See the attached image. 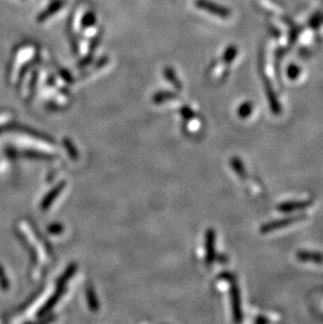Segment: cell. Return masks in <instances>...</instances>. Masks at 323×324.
<instances>
[{
  "label": "cell",
  "mask_w": 323,
  "mask_h": 324,
  "mask_svg": "<svg viewBox=\"0 0 323 324\" xmlns=\"http://www.w3.org/2000/svg\"><path fill=\"white\" fill-rule=\"evenodd\" d=\"M61 75L67 82H72V77H70V75L67 72H65V70H61Z\"/></svg>",
  "instance_id": "5bb4252c"
},
{
  "label": "cell",
  "mask_w": 323,
  "mask_h": 324,
  "mask_svg": "<svg viewBox=\"0 0 323 324\" xmlns=\"http://www.w3.org/2000/svg\"><path fill=\"white\" fill-rule=\"evenodd\" d=\"M93 54L94 53H89L88 56H86L85 58H83V59L79 62L78 66L79 67H84V66H86V65H88V64L92 63V61H93Z\"/></svg>",
  "instance_id": "4fadbf2b"
},
{
  "label": "cell",
  "mask_w": 323,
  "mask_h": 324,
  "mask_svg": "<svg viewBox=\"0 0 323 324\" xmlns=\"http://www.w3.org/2000/svg\"><path fill=\"white\" fill-rule=\"evenodd\" d=\"M255 322L256 323H268L269 320L266 319V318H263V317H261V316H259V317H258V318L255 319Z\"/></svg>",
  "instance_id": "9a60e30c"
},
{
  "label": "cell",
  "mask_w": 323,
  "mask_h": 324,
  "mask_svg": "<svg viewBox=\"0 0 323 324\" xmlns=\"http://www.w3.org/2000/svg\"><path fill=\"white\" fill-rule=\"evenodd\" d=\"M312 205L311 200H295V202H286L280 204L277 207V210L287 213V212H293V211H299L308 208Z\"/></svg>",
  "instance_id": "3957f363"
},
{
  "label": "cell",
  "mask_w": 323,
  "mask_h": 324,
  "mask_svg": "<svg viewBox=\"0 0 323 324\" xmlns=\"http://www.w3.org/2000/svg\"><path fill=\"white\" fill-rule=\"evenodd\" d=\"M100 38H101V33H99L98 35H96L93 38V40H92V42H90V45H89V53H95V50H96L97 47H98V44L100 42Z\"/></svg>",
  "instance_id": "7c38bea8"
},
{
  "label": "cell",
  "mask_w": 323,
  "mask_h": 324,
  "mask_svg": "<svg viewBox=\"0 0 323 324\" xmlns=\"http://www.w3.org/2000/svg\"><path fill=\"white\" fill-rule=\"evenodd\" d=\"M297 258H298L300 261H305V262L323 263V254L318 252L300 251L297 253Z\"/></svg>",
  "instance_id": "5b68a950"
},
{
  "label": "cell",
  "mask_w": 323,
  "mask_h": 324,
  "mask_svg": "<svg viewBox=\"0 0 323 324\" xmlns=\"http://www.w3.org/2000/svg\"><path fill=\"white\" fill-rule=\"evenodd\" d=\"M237 54V49L233 47H231L229 48L227 50L225 51V55H224V60L226 62H231L232 60L234 59V57L236 56Z\"/></svg>",
  "instance_id": "30bf717a"
},
{
  "label": "cell",
  "mask_w": 323,
  "mask_h": 324,
  "mask_svg": "<svg viewBox=\"0 0 323 324\" xmlns=\"http://www.w3.org/2000/svg\"><path fill=\"white\" fill-rule=\"evenodd\" d=\"M95 23H96V15H95V13L87 12L86 14L83 16L82 27L87 29V28L93 27V25H95Z\"/></svg>",
  "instance_id": "52a82bcc"
},
{
  "label": "cell",
  "mask_w": 323,
  "mask_h": 324,
  "mask_svg": "<svg viewBox=\"0 0 323 324\" xmlns=\"http://www.w3.org/2000/svg\"><path fill=\"white\" fill-rule=\"evenodd\" d=\"M305 218H306V216H303V215H297V216H291V217H287V218L274 220V222H271V223L264 224L263 226H261L260 227V233H262V234H267V233L273 232V231L278 230V229L286 228V227L292 226L295 223L301 222V220H303Z\"/></svg>",
  "instance_id": "6da1fadb"
},
{
  "label": "cell",
  "mask_w": 323,
  "mask_h": 324,
  "mask_svg": "<svg viewBox=\"0 0 323 324\" xmlns=\"http://www.w3.org/2000/svg\"><path fill=\"white\" fill-rule=\"evenodd\" d=\"M195 3L198 9H202L206 12L211 13V14L214 16L221 18H227L230 15V11L228 9H226L224 6L218 5L212 1H209V0H196Z\"/></svg>",
  "instance_id": "7a4b0ae2"
},
{
  "label": "cell",
  "mask_w": 323,
  "mask_h": 324,
  "mask_svg": "<svg viewBox=\"0 0 323 324\" xmlns=\"http://www.w3.org/2000/svg\"><path fill=\"white\" fill-rule=\"evenodd\" d=\"M63 5L62 0H55L53 3H50L47 9H45L43 12H41L39 15L37 17V20L39 22H43L48 19L50 16H53L55 13L59 11Z\"/></svg>",
  "instance_id": "8992f818"
},
{
  "label": "cell",
  "mask_w": 323,
  "mask_h": 324,
  "mask_svg": "<svg viewBox=\"0 0 323 324\" xmlns=\"http://www.w3.org/2000/svg\"><path fill=\"white\" fill-rule=\"evenodd\" d=\"M232 165H233L234 169L237 171V173L240 174L242 178H247V171H245V169L243 168L242 162L240 160L235 159V160L232 161Z\"/></svg>",
  "instance_id": "9c48e42d"
},
{
  "label": "cell",
  "mask_w": 323,
  "mask_h": 324,
  "mask_svg": "<svg viewBox=\"0 0 323 324\" xmlns=\"http://www.w3.org/2000/svg\"><path fill=\"white\" fill-rule=\"evenodd\" d=\"M231 297H232V307H233V314L235 321L241 322L242 319L241 296H240V291H238V288L235 284L231 289Z\"/></svg>",
  "instance_id": "277c9868"
},
{
  "label": "cell",
  "mask_w": 323,
  "mask_h": 324,
  "mask_svg": "<svg viewBox=\"0 0 323 324\" xmlns=\"http://www.w3.org/2000/svg\"><path fill=\"white\" fill-rule=\"evenodd\" d=\"M165 77L173 84L174 86L179 87V82H178V77H177L176 73H174V70L171 67H167L165 69Z\"/></svg>",
  "instance_id": "ba28073f"
},
{
  "label": "cell",
  "mask_w": 323,
  "mask_h": 324,
  "mask_svg": "<svg viewBox=\"0 0 323 324\" xmlns=\"http://www.w3.org/2000/svg\"><path fill=\"white\" fill-rule=\"evenodd\" d=\"M252 112V106L250 103H245V104L242 105V107L240 108V114L242 118H247V116L250 115Z\"/></svg>",
  "instance_id": "8fae6325"
}]
</instances>
